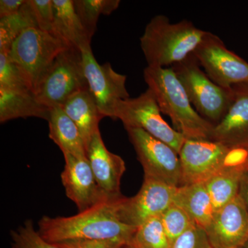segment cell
<instances>
[{
    "instance_id": "cell-1",
    "label": "cell",
    "mask_w": 248,
    "mask_h": 248,
    "mask_svg": "<svg viewBox=\"0 0 248 248\" xmlns=\"http://www.w3.org/2000/svg\"><path fill=\"white\" fill-rule=\"evenodd\" d=\"M124 197L107 199L74 216H44L38 223L39 233L52 244L77 239L110 240L130 244L138 227L121 221L119 209Z\"/></svg>"
},
{
    "instance_id": "cell-2",
    "label": "cell",
    "mask_w": 248,
    "mask_h": 248,
    "mask_svg": "<svg viewBox=\"0 0 248 248\" xmlns=\"http://www.w3.org/2000/svg\"><path fill=\"white\" fill-rule=\"evenodd\" d=\"M143 76L161 113L170 117L177 131L187 140H210L214 124L192 107L172 68L147 66Z\"/></svg>"
},
{
    "instance_id": "cell-3",
    "label": "cell",
    "mask_w": 248,
    "mask_h": 248,
    "mask_svg": "<svg viewBox=\"0 0 248 248\" xmlns=\"http://www.w3.org/2000/svg\"><path fill=\"white\" fill-rule=\"evenodd\" d=\"M205 32L186 19L171 23L163 15L155 16L140 38L148 66L165 68L182 62L193 53Z\"/></svg>"
},
{
    "instance_id": "cell-4",
    "label": "cell",
    "mask_w": 248,
    "mask_h": 248,
    "mask_svg": "<svg viewBox=\"0 0 248 248\" xmlns=\"http://www.w3.org/2000/svg\"><path fill=\"white\" fill-rule=\"evenodd\" d=\"M191 104L205 120L216 125L223 118L234 98V91L218 86L202 71L193 53L172 65Z\"/></svg>"
},
{
    "instance_id": "cell-5",
    "label": "cell",
    "mask_w": 248,
    "mask_h": 248,
    "mask_svg": "<svg viewBox=\"0 0 248 248\" xmlns=\"http://www.w3.org/2000/svg\"><path fill=\"white\" fill-rule=\"evenodd\" d=\"M69 48L50 32L31 27L14 41L8 56L35 93L42 77L57 57Z\"/></svg>"
},
{
    "instance_id": "cell-6",
    "label": "cell",
    "mask_w": 248,
    "mask_h": 248,
    "mask_svg": "<svg viewBox=\"0 0 248 248\" xmlns=\"http://www.w3.org/2000/svg\"><path fill=\"white\" fill-rule=\"evenodd\" d=\"M89 89L80 49L69 47L57 57L37 85V100L49 108L61 107L67 99Z\"/></svg>"
},
{
    "instance_id": "cell-7",
    "label": "cell",
    "mask_w": 248,
    "mask_h": 248,
    "mask_svg": "<svg viewBox=\"0 0 248 248\" xmlns=\"http://www.w3.org/2000/svg\"><path fill=\"white\" fill-rule=\"evenodd\" d=\"M115 119L122 121L125 128L145 130L172 147L178 154L186 140L182 133L164 120L154 94L148 88L138 97H130L117 103Z\"/></svg>"
},
{
    "instance_id": "cell-8",
    "label": "cell",
    "mask_w": 248,
    "mask_h": 248,
    "mask_svg": "<svg viewBox=\"0 0 248 248\" xmlns=\"http://www.w3.org/2000/svg\"><path fill=\"white\" fill-rule=\"evenodd\" d=\"M125 130L143 166L144 177L180 187L182 167L177 152L142 129L126 128Z\"/></svg>"
},
{
    "instance_id": "cell-9",
    "label": "cell",
    "mask_w": 248,
    "mask_h": 248,
    "mask_svg": "<svg viewBox=\"0 0 248 248\" xmlns=\"http://www.w3.org/2000/svg\"><path fill=\"white\" fill-rule=\"evenodd\" d=\"M214 82L225 89L248 83V63L226 48L223 41L206 31L193 52Z\"/></svg>"
},
{
    "instance_id": "cell-10",
    "label": "cell",
    "mask_w": 248,
    "mask_h": 248,
    "mask_svg": "<svg viewBox=\"0 0 248 248\" xmlns=\"http://www.w3.org/2000/svg\"><path fill=\"white\" fill-rule=\"evenodd\" d=\"M89 90L104 117L115 119V108L120 100L130 98L125 87L126 76L112 69L110 63L99 64L91 44L79 48Z\"/></svg>"
},
{
    "instance_id": "cell-11",
    "label": "cell",
    "mask_w": 248,
    "mask_h": 248,
    "mask_svg": "<svg viewBox=\"0 0 248 248\" xmlns=\"http://www.w3.org/2000/svg\"><path fill=\"white\" fill-rule=\"evenodd\" d=\"M232 148L208 140H187L179 156L182 167V186L205 184L228 166Z\"/></svg>"
},
{
    "instance_id": "cell-12",
    "label": "cell",
    "mask_w": 248,
    "mask_h": 248,
    "mask_svg": "<svg viewBox=\"0 0 248 248\" xmlns=\"http://www.w3.org/2000/svg\"><path fill=\"white\" fill-rule=\"evenodd\" d=\"M177 187L144 177L140 192L131 198L124 197L119 209L121 221L139 227L153 217L161 216L174 202Z\"/></svg>"
},
{
    "instance_id": "cell-13",
    "label": "cell",
    "mask_w": 248,
    "mask_h": 248,
    "mask_svg": "<svg viewBox=\"0 0 248 248\" xmlns=\"http://www.w3.org/2000/svg\"><path fill=\"white\" fill-rule=\"evenodd\" d=\"M65 166L62 182L67 197L76 204L79 212L92 208L108 197L97 184L88 158L63 154Z\"/></svg>"
},
{
    "instance_id": "cell-14",
    "label": "cell",
    "mask_w": 248,
    "mask_h": 248,
    "mask_svg": "<svg viewBox=\"0 0 248 248\" xmlns=\"http://www.w3.org/2000/svg\"><path fill=\"white\" fill-rule=\"evenodd\" d=\"M205 231L213 248H239L248 235V213L241 197L216 212Z\"/></svg>"
},
{
    "instance_id": "cell-15",
    "label": "cell",
    "mask_w": 248,
    "mask_h": 248,
    "mask_svg": "<svg viewBox=\"0 0 248 248\" xmlns=\"http://www.w3.org/2000/svg\"><path fill=\"white\" fill-rule=\"evenodd\" d=\"M234 98L226 115L214 125L210 140L229 148L248 149V83L232 86Z\"/></svg>"
},
{
    "instance_id": "cell-16",
    "label": "cell",
    "mask_w": 248,
    "mask_h": 248,
    "mask_svg": "<svg viewBox=\"0 0 248 248\" xmlns=\"http://www.w3.org/2000/svg\"><path fill=\"white\" fill-rule=\"evenodd\" d=\"M87 158L97 184L110 197H120L121 179L125 171V161L107 149L98 130L87 148Z\"/></svg>"
},
{
    "instance_id": "cell-17",
    "label": "cell",
    "mask_w": 248,
    "mask_h": 248,
    "mask_svg": "<svg viewBox=\"0 0 248 248\" xmlns=\"http://www.w3.org/2000/svg\"><path fill=\"white\" fill-rule=\"evenodd\" d=\"M79 129L87 151L93 135L104 118L89 89L72 95L60 107Z\"/></svg>"
},
{
    "instance_id": "cell-18",
    "label": "cell",
    "mask_w": 248,
    "mask_h": 248,
    "mask_svg": "<svg viewBox=\"0 0 248 248\" xmlns=\"http://www.w3.org/2000/svg\"><path fill=\"white\" fill-rule=\"evenodd\" d=\"M54 20L52 34L63 41L68 47L80 48L91 43L73 0H53Z\"/></svg>"
},
{
    "instance_id": "cell-19",
    "label": "cell",
    "mask_w": 248,
    "mask_h": 248,
    "mask_svg": "<svg viewBox=\"0 0 248 248\" xmlns=\"http://www.w3.org/2000/svg\"><path fill=\"white\" fill-rule=\"evenodd\" d=\"M173 203L185 210L195 224L204 231L210 226L216 213L203 183L177 187Z\"/></svg>"
},
{
    "instance_id": "cell-20",
    "label": "cell",
    "mask_w": 248,
    "mask_h": 248,
    "mask_svg": "<svg viewBox=\"0 0 248 248\" xmlns=\"http://www.w3.org/2000/svg\"><path fill=\"white\" fill-rule=\"evenodd\" d=\"M49 138L63 154L79 158H87L86 145L79 129L60 107L50 108L48 120Z\"/></svg>"
},
{
    "instance_id": "cell-21",
    "label": "cell",
    "mask_w": 248,
    "mask_h": 248,
    "mask_svg": "<svg viewBox=\"0 0 248 248\" xmlns=\"http://www.w3.org/2000/svg\"><path fill=\"white\" fill-rule=\"evenodd\" d=\"M50 109L41 104L31 91L0 90V122L37 117L48 121Z\"/></svg>"
},
{
    "instance_id": "cell-22",
    "label": "cell",
    "mask_w": 248,
    "mask_h": 248,
    "mask_svg": "<svg viewBox=\"0 0 248 248\" xmlns=\"http://www.w3.org/2000/svg\"><path fill=\"white\" fill-rule=\"evenodd\" d=\"M248 168L226 166L205 183L215 212L226 206L239 195L240 184Z\"/></svg>"
},
{
    "instance_id": "cell-23",
    "label": "cell",
    "mask_w": 248,
    "mask_h": 248,
    "mask_svg": "<svg viewBox=\"0 0 248 248\" xmlns=\"http://www.w3.org/2000/svg\"><path fill=\"white\" fill-rule=\"evenodd\" d=\"M31 27H37L30 0H27L19 12L0 19V53H9L14 41Z\"/></svg>"
},
{
    "instance_id": "cell-24",
    "label": "cell",
    "mask_w": 248,
    "mask_h": 248,
    "mask_svg": "<svg viewBox=\"0 0 248 248\" xmlns=\"http://www.w3.org/2000/svg\"><path fill=\"white\" fill-rule=\"evenodd\" d=\"M75 9L85 30L92 39L101 15L108 16L119 7L120 0H75Z\"/></svg>"
},
{
    "instance_id": "cell-25",
    "label": "cell",
    "mask_w": 248,
    "mask_h": 248,
    "mask_svg": "<svg viewBox=\"0 0 248 248\" xmlns=\"http://www.w3.org/2000/svg\"><path fill=\"white\" fill-rule=\"evenodd\" d=\"M132 243L139 248H171L161 216L153 217L138 227Z\"/></svg>"
},
{
    "instance_id": "cell-26",
    "label": "cell",
    "mask_w": 248,
    "mask_h": 248,
    "mask_svg": "<svg viewBox=\"0 0 248 248\" xmlns=\"http://www.w3.org/2000/svg\"><path fill=\"white\" fill-rule=\"evenodd\" d=\"M161 218L171 244L195 224L185 210L174 203L161 215Z\"/></svg>"
},
{
    "instance_id": "cell-27",
    "label": "cell",
    "mask_w": 248,
    "mask_h": 248,
    "mask_svg": "<svg viewBox=\"0 0 248 248\" xmlns=\"http://www.w3.org/2000/svg\"><path fill=\"white\" fill-rule=\"evenodd\" d=\"M0 90L32 92L7 53H0Z\"/></svg>"
},
{
    "instance_id": "cell-28",
    "label": "cell",
    "mask_w": 248,
    "mask_h": 248,
    "mask_svg": "<svg viewBox=\"0 0 248 248\" xmlns=\"http://www.w3.org/2000/svg\"><path fill=\"white\" fill-rule=\"evenodd\" d=\"M12 248H62L46 241L34 228L32 220H27L23 226L11 232Z\"/></svg>"
},
{
    "instance_id": "cell-29",
    "label": "cell",
    "mask_w": 248,
    "mask_h": 248,
    "mask_svg": "<svg viewBox=\"0 0 248 248\" xmlns=\"http://www.w3.org/2000/svg\"><path fill=\"white\" fill-rule=\"evenodd\" d=\"M171 248H213L206 232L194 224L172 243Z\"/></svg>"
},
{
    "instance_id": "cell-30",
    "label": "cell",
    "mask_w": 248,
    "mask_h": 248,
    "mask_svg": "<svg viewBox=\"0 0 248 248\" xmlns=\"http://www.w3.org/2000/svg\"><path fill=\"white\" fill-rule=\"evenodd\" d=\"M37 28L52 33L54 20L53 0H30Z\"/></svg>"
},
{
    "instance_id": "cell-31",
    "label": "cell",
    "mask_w": 248,
    "mask_h": 248,
    "mask_svg": "<svg viewBox=\"0 0 248 248\" xmlns=\"http://www.w3.org/2000/svg\"><path fill=\"white\" fill-rule=\"evenodd\" d=\"M62 248H124L127 244L110 240L77 239L57 243Z\"/></svg>"
},
{
    "instance_id": "cell-32",
    "label": "cell",
    "mask_w": 248,
    "mask_h": 248,
    "mask_svg": "<svg viewBox=\"0 0 248 248\" xmlns=\"http://www.w3.org/2000/svg\"><path fill=\"white\" fill-rule=\"evenodd\" d=\"M27 0H1L0 17H10L19 12Z\"/></svg>"
},
{
    "instance_id": "cell-33",
    "label": "cell",
    "mask_w": 248,
    "mask_h": 248,
    "mask_svg": "<svg viewBox=\"0 0 248 248\" xmlns=\"http://www.w3.org/2000/svg\"><path fill=\"white\" fill-rule=\"evenodd\" d=\"M239 196L244 202L248 213V169L244 171L241 177Z\"/></svg>"
},
{
    "instance_id": "cell-34",
    "label": "cell",
    "mask_w": 248,
    "mask_h": 248,
    "mask_svg": "<svg viewBox=\"0 0 248 248\" xmlns=\"http://www.w3.org/2000/svg\"><path fill=\"white\" fill-rule=\"evenodd\" d=\"M239 248H248V235L246 239L245 240L244 244L241 245Z\"/></svg>"
},
{
    "instance_id": "cell-35",
    "label": "cell",
    "mask_w": 248,
    "mask_h": 248,
    "mask_svg": "<svg viewBox=\"0 0 248 248\" xmlns=\"http://www.w3.org/2000/svg\"><path fill=\"white\" fill-rule=\"evenodd\" d=\"M124 248H139L137 247L135 245H134L133 243H130V244H127L126 246H125Z\"/></svg>"
}]
</instances>
